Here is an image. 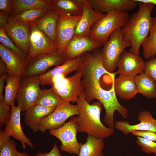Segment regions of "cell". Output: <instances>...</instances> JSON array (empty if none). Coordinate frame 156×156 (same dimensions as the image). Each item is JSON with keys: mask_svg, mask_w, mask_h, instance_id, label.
<instances>
[{"mask_svg": "<svg viewBox=\"0 0 156 156\" xmlns=\"http://www.w3.org/2000/svg\"><path fill=\"white\" fill-rule=\"evenodd\" d=\"M138 3V10L129 17L122 31L123 40L129 42L131 44L129 51L139 55L140 47L149 34L151 14L155 5L151 3Z\"/></svg>", "mask_w": 156, "mask_h": 156, "instance_id": "6da1fadb", "label": "cell"}, {"mask_svg": "<svg viewBox=\"0 0 156 156\" xmlns=\"http://www.w3.org/2000/svg\"><path fill=\"white\" fill-rule=\"evenodd\" d=\"M76 103L79 113L77 116L78 132L85 133L88 136L103 139L114 133V129L106 127L101 121V113L103 106L99 101L92 104L88 103L83 92L79 95Z\"/></svg>", "mask_w": 156, "mask_h": 156, "instance_id": "7a4b0ae2", "label": "cell"}, {"mask_svg": "<svg viewBox=\"0 0 156 156\" xmlns=\"http://www.w3.org/2000/svg\"><path fill=\"white\" fill-rule=\"evenodd\" d=\"M111 88L105 90L98 83L92 87L85 89L84 92L86 99L90 103L93 100L96 99L102 104L105 111L103 121L108 127L114 129V116L116 111L124 118L128 116L127 108L121 104L118 101L115 92L113 79Z\"/></svg>", "mask_w": 156, "mask_h": 156, "instance_id": "3957f363", "label": "cell"}, {"mask_svg": "<svg viewBox=\"0 0 156 156\" xmlns=\"http://www.w3.org/2000/svg\"><path fill=\"white\" fill-rule=\"evenodd\" d=\"M129 18L127 12H110L92 25L89 37L103 46L112 32L117 28H122Z\"/></svg>", "mask_w": 156, "mask_h": 156, "instance_id": "277c9868", "label": "cell"}, {"mask_svg": "<svg viewBox=\"0 0 156 156\" xmlns=\"http://www.w3.org/2000/svg\"><path fill=\"white\" fill-rule=\"evenodd\" d=\"M81 62L80 67L83 79L82 83L86 89L100 82V79L104 74L111 76L113 74L107 72L103 65L102 49H95L85 53L80 56Z\"/></svg>", "mask_w": 156, "mask_h": 156, "instance_id": "5b68a950", "label": "cell"}, {"mask_svg": "<svg viewBox=\"0 0 156 156\" xmlns=\"http://www.w3.org/2000/svg\"><path fill=\"white\" fill-rule=\"evenodd\" d=\"M131 46L129 42L123 40L122 28H117L112 32L102 49L103 65L107 72L114 73L121 54Z\"/></svg>", "mask_w": 156, "mask_h": 156, "instance_id": "8992f818", "label": "cell"}, {"mask_svg": "<svg viewBox=\"0 0 156 156\" xmlns=\"http://www.w3.org/2000/svg\"><path fill=\"white\" fill-rule=\"evenodd\" d=\"M82 77L80 67L72 76L64 77L52 84L51 88L65 102H77L79 95L84 91L81 79Z\"/></svg>", "mask_w": 156, "mask_h": 156, "instance_id": "52a82bcc", "label": "cell"}, {"mask_svg": "<svg viewBox=\"0 0 156 156\" xmlns=\"http://www.w3.org/2000/svg\"><path fill=\"white\" fill-rule=\"evenodd\" d=\"M78 127L77 117H72L61 127L50 131V133L61 141L60 149L62 151L78 155L80 150V143L77 138Z\"/></svg>", "mask_w": 156, "mask_h": 156, "instance_id": "ba28073f", "label": "cell"}, {"mask_svg": "<svg viewBox=\"0 0 156 156\" xmlns=\"http://www.w3.org/2000/svg\"><path fill=\"white\" fill-rule=\"evenodd\" d=\"M41 82L39 76L22 77L16 98L21 111H26L35 104L42 91Z\"/></svg>", "mask_w": 156, "mask_h": 156, "instance_id": "9c48e42d", "label": "cell"}, {"mask_svg": "<svg viewBox=\"0 0 156 156\" xmlns=\"http://www.w3.org/2000/svg\"><path fill=\"white\" fill-rule=\"evenodd\" d=\"M66 60L64 55L56 53L40 55L26 60L22 77L39 76L44 74L49 68L61 65Z\"/></svg>", "mask_w": 156, "mask_h": 156, "instance_id": "30bf717a", "label": "cell"}, {"mask_svg": "<svg viewBox=\"0 0 156 156\" xmlns=\"http://www.w3.org/2000/svg\"><path fill=\"white\" fill-rule=\"evenodd\" d=\"M77 105H72L65 102L56 107L48 116L40 122L39 131L42 133L47 130L57 129L62 126L69 117L79 115Z\"/></svg>", "mask_w": 156, "mask_h": 156, "instance_id": "8fae6325", "label": "cell"}, {"mask_svg": "<svg viewBox=\"0 0 156 156\" xmlns=\"http://www.w3.org/2000/svg\"><path fill=\"white\" fill-rule=\"evenodd\" d=\"M3 29L15 44L27 56L30 47V24L19 21L11 15H10L8 22Z\"/></svg>", "mask_w": 156, "mask_h": 156, "instance_id": "7c38bea8", "label": "cell"}, {"mask_svg": "<svg viewBox=\"0 0 156 156\" xmlns=\"http://www.w3.org/2000/svg\"><path fill=\"white\" fill-rule=\"evenodd\" d=\"M30 47L26 60L39 55L57 53L56 44L33 24L30 23Z\"/></svg>", "mask_w": 156, "mask_h": 156, "instance_id": "4fadbf2b", "label": "cell"}, {"mask_svg": "<svg viewBox=\"0 0 156 156\" xmlns=\"http://www.w3.org/2000/svg\"><path fill=\"white\" fill-rule=\"evenodd\" d=\"M59 15L56 34L57 53L64 55L66 46L74 36L75 28L81 16Z\"/></svg>", "mask_w": 156, "mask_h": 156, "instance_id": "5bb4252c", "label": "cell"}, {"mask_svg": "<svg viewBox=\"0 0 156 156\" xmlns=\"http://www.w3.org/2000/svg\"><path fill=\"white\" fill-rule=\"evenodd\" d=\"M138 118L140 122L131 125L127 121H116L114 127L122 133L125 135L135 131H146L156 132V119L147 110H143L138 114Z\"/></svg>", "mask_w": 156, "mask_h": 156, "instance_id": "9a60e30c", "label": "cell"}, {"mask_svg": "<svg viewBox=\"0 0 156 156\" xmlns=\"http://www.w3.org/2000/svg\"><path fill=\"white\" fill-rule=\"evenodd\" d=\"M145 61L139 55L125 50L117 64L116 74L135 76L144 72Z\"/></svg>", "mask_w": 156, "mask_h": 156, "instance_id": "2e32d148", "label": "cell"}, {"mask_svg": "<svg viewBox=\"0 0 156 156\" xmlns=\"http://www.w3.org/2000/svg\"><path fill=\"white\" fill-rule=\"evenodd\" d=\"M101 47L89 37L74 35L66 46L64 55L66 59H73Z\"/></svg>", "mask_w": 156, "mask_h": 156, "instance_id": "e0dca14e", "label": "cell"}, {"mask_svg": "<svg viewBox=\"0 0 156 156\" xmlns=\"http://www.w3.org/2000/svg\"><path fill=\"white\" fill-rule=\"evenodd\" d=\"M9 120L4 129L10 136L19 140L22 148L25 149L26 144L32 148L34 147L31 140L25 134L21 123V109L14 105H12Z\"/></svg>", "mask_w": 156, "mask_h": 156, "instance_id": "ac0fdd59", "label": "cell"}, {"mask_svg": "<svg viewBox=\"0 0 156 156\" xmlns=\"http://www.w3.org/2000/svg\"><path fill=\"white\" fill-rule=\"evenodd\" d=\"M106 14L94 10L88 0H86L83 5L82 14L77 25L74 35L89 37L92 25Z\"/></svg>", "mask_w": 156, "mask_h": 156, "instance_id": "d6986e66", "label": "cell"}, {"mask_svg": "<svg viewBox=\"0 0 156 156\" xmlns=\"http://www.w3.org/2000/svg\"><path fill=\"white\" fill-rule=\"evenodd\" d=\"M116 73L111 76L113 79L115 92L121 99L126 100L134 98L138 93L135 77L121 75L115 78Z\"/></svg>", "mask_w": 156, "mask_h": 156, "instance_id": "ffe728a7", "label": "cell"}, {"mask_svg": "<svg viewBox=\"0 0 156 156\" xmlns=\"http://www.w3.org/2000/svg\"><path fill=\"white\" fill-rule=\"evenodd\" d=\"M0 55L7 66L8 70L7 73L12 76L23 77L25 70L26 60L1 43Z\"/></svg>", "mask_w": 156, "mask_h": 156, "instance_id": "44dd1931", "label": "cell"}, {"mask_svg": "<svg viewBox=\"0 0 156 156\" xmlns=\"http://www.w3.org/2000/svg\"><path fill=\"white\" fill-rule=\"evenodd\" d=\"M95 11L102 14L114 10L127 12L135 8L138 3L133 0H88Z\"/></svg>", "mask_w": 156, "mask_h": 156, "instance_id": "7402d4cb", "label": "cell"}, {"mask_svg": "<svg viewBox=\"0 0 156 156\" xmlns=\"http://www.w3.org/2000/svg\"><path fill=\"white\" fill-rule=\"evenodd\" d=\"M55 107H49L35 104L26 111L24 114V122L34 133L39 131L41 121L48 116Z\"/></svg>", "mask_w": 156, "mask_h": 156, "instance_id": "603a6c76", "label": "cell"}, {"mask_svg": "<svg viewBox=\"0 0 156 156\" xmlns=\"http://www.w3.org/2000/svg\"><path fill=\"white\" fill-rule=\"evenodd\" d=\"M59 16L57 12L52 9L33 23L39 29L44 33L55 43L56 28Z\"/></svg>", "mask_w": 156, "mask_h": 156, "instance_id": "cb8c5ba5", "label": "cell"}, {"mask_svg": "<svg viewBox=\"0 0 156 156\" xmlns=\"http://www.w3.org/2000/svg\"><path fill=\"white\" fill-rule=\"evenodd\" d=\"M81 62L80 56L73 59H67L62 64L39 76L41 81V84H49L53 77L58 74H64L67 75L73 71H76L80 67Z\"/></svg>", "mask_w": 156, "mask_h": 156, "instance_id": "d4e9b609", "label": "cell"}, {"mask_svg": "<svg viewBox=\"0 0 156 156\" xmlns=\"http://www.w3.org/2000/svg\"><path fill=\"white\" fill-rule=\"evenodd\" d=\"M86 0H52L51 7L59 14L82 16Z\"/></svg>", "mask_w": 156, "mask_h": 156, "instance_id": "484cf974", "label": "cell"}, {"mask_svg": "<svg viewBox=\"0 0 156 156\" xmlns=\"http://www.w3.org/2000/svg\"><path fill=\"white\" fill-rule=\"evenodd\" d=\"M105 146L104 139L88 136L86 142L80 143V150L77 156H104Z\"/></svg>", "mask_w": 156, "mask_h": 156, "instance_id": "4316f807", "label": "cell"}, {"mask_svg": "<svg viewBox=\"0 0 156 156\" xmlns=\"http://www.w3.org/2000/svg\"><path fill=\"white\" fill-rule=\"evenodd\" d=\"M138 93L149 99H156V82L144 72L135 77Z\"/></svg>", "mask_w": 156, "mask_h": 156, "instance_id": "83f0119b", "label": "cell"}, {"mask_svg": "<svg viewBox=\"0 0 156 156\" xmlns=\"http://www.w3.org/2000/svg\"><path fill=\"white\" fill-rule=\"evenodd\" d=\"M52 0H15L14 9L12 15L24 11L36 9L49 11L51 7Z\"/></svg>", "mask_w": 156, "mask_h": 156, "instance_id": "f1b7e54d", "label": "cell"}, {"mask_svg": "<svg viewBox=\"0 0 156 156\" xmlns=\"http://www.w3.org/2000/svg\"><path fill=\"white\" fill-rule=\"evenodd\" d=\"M143 55L147 60L156 55V17H152L149 34L141 44Z\"/></svg>", "mask_w": 156, "mask_h": 156, "instance_id": "f546056e", "label": "cell"}, {"mask_svg": "<svg viewBox=\"0 0 156 156\" xmlns=\"http://www.w3.org/2000/svg\"><path fill=\"white\" fill-rule=\"evenodd\" d=\"M22 79L21 76H12L7 73L4 102L7 105L12 106L14 105V101Z\"/></svg>", "mask_w": 156, "mask_h": 156, "instance_id": "4dcf8cb0", "label": "cell"}, {"mask_svg": "<svg viewBox=\"0 0 156 156\" xmlns=\"http://www.w3.org/2000/svg\"><path fill=\"white\" fill-rule=\"evenodd\" d=\"M65 102L52 88L42 89L35 104L49 107H56Z\"/></svg>", "mask_w": 156, "mask_h": 156, "instance_id": "1f68e13d", "label": "cell"}, {"mask_svg": "<svg viewBox=\"0 0 156 156\" xmlns=\"http://www.w3.org/2000/svg\"><path fill=\"white\" fill-rule=\"evenodd\" d=\"M4 130H0V156H17V143Z\"/></svg>", "mask_w": 156, "mask_h": 156, "instance_id": "d6a6232c", "label": "cell"}, {"mask_svg": "<svg viewBox=\"0 0 156 156\" xmlns=\"http://www.w3.org/2000/svg\"><path fill=\"white\" fill-rule=\"evenodd\" d=\"M48 11L40 9H31L21 12L13 16L19 21L30 24L43 16Z\"/></svg>", "mask_w": 156, "mask_h": 156, "instance_id": "836d02e7", "label": "cell"}, {"mask_svg": "<svg viewBox=\"0 0 156 156\" xmlns=\"http://www.w3.org/2000/svg\"><path fill=\"white\" fill-rule=\"evenodd\" d=\"M0 42L5 47L16 53L26 60L27 55L12 42L3 28H0Z\"/></svg>", "mask_w": 156, "mask_h": 156, "instance_id": "e575fe53", "label": "cell"}, {"mask_svg": "<svg viewBox=\"0 0 156 156\" xmlns=\"http://www.w3.org/2000/svg\"><path fill=\"white\" fill-rule=\"evenodd\" d=\"M136 142L142 151L146 153H153L156 155V142L136 137Z\"/></svg>", "mask_w": 156, "mask_h": 156, "instance_id": "d590c367", "label": "cell"}, {"mask_svg": "<svg viewBox=\"0 0 156 156\" xmlns=\"http://www.w3.org/2000/svg\"><path fill=\"white\" fill-rule=\"evenodd\" d=\"M144 73L156 82V58L145 61Z\"/></svg>", "mask_w": 156, "mask_h": 156, "instance_id": "8d00e7d4", "label": "cell"}, {"mask_svg": "<svg viewBox=\"0 0 156 156\" xmlns=\"http://www.w3.org/2000/svg\"><path fill=\"white\" fill-rule=\"evenodd\" d=\"M10 106L6 104L4 101H0V127L6 125L8 122L10 116Z\"/></svg>", "mask_w": 156, "mask_h": 156, "instance_id": "74e56055", "label": "cell"}, {"mask_svg": "<svg viewBox=\"0 0 156 156\" xmlns=\"http://www.w3.org/2000/svg\"><path fill=\"white\" fill-rule=\"evenodd\" d=\"M136 137H140L146 140L156 142V132L146 131H135L131 133Z\"/></svg>", "mask_w": 156, "mask_h": 156, "instance_id": "f35d334b", "label": "cell"}, {"mask_svg": "<svg viewBox=\"0 0 156 156\" xmlns=\"http://www.w3.org/2000/svg\"><path fill=\"white\" fill-rule=\"evenodd\" d=\"M15 0H0V10L10 15L13 13Z\"/></svg>", "mask_w": 156, "mask_h": 156, "instance_id": "ab89813d", "label": "cell"}, {"mask_svg": "<svg viewBox=\"0 0 156 156\" xmlns=\"http://www.w3.org/2000/svg\"><path fill=\"white\" fill-rule=\"evenodd\" d=\"M36 156H62L61 154L60 150L55 143L54 144L53 146L49 153L39 152L37 153Z\"/></svg>", "mask_w": 156, "mask_h": 156, "instance_id": "60d3db41", "label": "cell"}, {"mask_svg": "<svg viewBox=\"0 0 156 156\" xmlns=\"http://www.w3.org/2000/svg\"><path fill=\"white\" fill-rule=\"evenodd\" d=\"M10 15L5 12L0 11V28H3L8 22Z\"/></svg>", "mask_w": 156, "mask_h": 156, "instance_id": "b9f144b4", "label": "cell"}, {"mask_svg": "<svg viewBox=\"0 0 156 156\" xmlns=\"http://www.w3.org/2000/svg\"><path fill=\"white\" fill-rule=\"evenodd\" d=\"M7 73L2 75L0 77V101H4V96L3 94L4 81L6 78Z\"/></svg>", "mask_w": 156, "mask_h": 156, "instance_id": "7bdbcfd3", "label": "cell"}, {"mask_svg": "<svg viewBox=\"0 0 156 156\" xmlns=\"http://www.w3.org/2000/svg\"><path fill=\"white\" fill-rule=\"evenodd\" d=\"M8 69L7 66L1 58L0 60V75L7 73Z\"/></svg>", "mask_w": 156, "mask_h": 156, "instance_id": "ee69618b", "label": "cell"}, {"mask_svg": "<svg viewBox=\"0 0 156 156\" xmlns=\"http://www.w3.org/2000/svg\"><path fill=\"white\" fill-rule=\"evenodd\" d=\"M134 1L138 2H141L144 3H151L156 5V0H133Z\"/></svg>", "mask_w": 156, "mask_h": 156, "instance_id": "f6af8a7d", "label": "cell"}, {"mask_svg": "<svg viewBox=\"0 0 156 156\" xmlns=\"http://www.w3.org/2000/svg\"><path fill=\"white\" fill-rule=\"evenodd\" d=\"M17 156H29V155L25 152L20 153L19 152Z\"/></svg>", "mask_w": 156, "mask_h": 156, "instance_id": "bcb514c9", "label": "cell"}, {"mask_svg": "<svg viewBox=\"0 0 156 156\" xmlns=\"http://www.w3.org/2000/svg\"><path fill=\"white\" fill-rule=\"evenodd\" d=\"M126 156H130V155H127Z\"/></svg>", "mask_w": 156, "mask_h": 156, "instance_id": "7dc6e473", "label": "cell"}]
</instances>
